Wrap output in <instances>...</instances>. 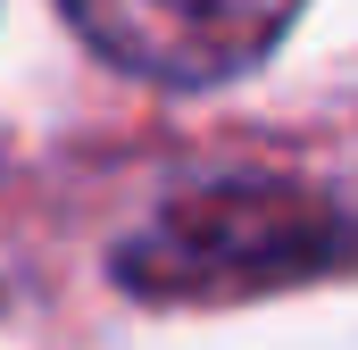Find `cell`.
<instances>
[{
  "instance_id": "1",
  "label": "cell",
  "mask_w": 358,
  "mask_h": 350,
  "mask_svg": "<svg viewBox=\"0 0 358 350\" xmlns=\"http://www.w3.org/2000/svg\"><path fill=\"white\" fill-rule=\"evenodd\" d=\"M334 267H358V200L283 175H234L176 192L150 225H134L117 284L142 300H250Z\"/></svg>"
},
{
  "instance_id": "2",
  "label": "cell",
  "mask_w": 358,
  "mask_h": 350,
  "mask_svg": "<svg viewBox=\"0 0 358 350\" xmlns=\"http://www.w3.org/2000/svg\"><path fill=\"white\" fill-rule=\"evenodd\" d=\"M76 34L142 84H225L292 34L300 0H67Z\"/></svg>"
}]
</instances>
